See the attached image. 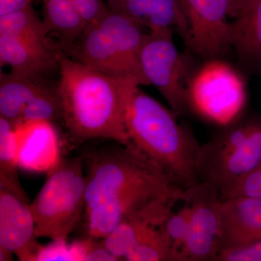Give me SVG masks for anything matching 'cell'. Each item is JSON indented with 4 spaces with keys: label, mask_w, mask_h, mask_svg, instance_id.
I'll list each match as a JSON object with an SVG mask.
<instances>
[{
    "label": "cell",
    "mask_w": 261,
    "mask_h": 261,
    "mask_svg": "<svg viewBox=\"0 0 261 261\" xmlns=\"http://www.w3.org/2000/svg\"><path fill=\"white\" fill-rule=\"evenodd\" d=\"M97 23L114 44L129 74L140 86L148 85L140 62L141 48L147 34L145 27L133 19L110 9Z\"/></svg>",
    "instance_id": "cell-18"
},
{
    "label": "cell",
    "mask_w": 261,
    "mask_h": 261,
    "mask_svg": "<svg viewBox=\"0 0 261 261\" xmlns=\"http://www.w3.org/2000/svg\"><path fill=\"white\" fill-rule=\"evenodd\" d=\"M61 48L67 56L104 74L138 83L128 73L114 44L97 22L87 25L78 39L62 44Z\"/></svg>",
    "instance_id": "cell-12"
},
{
    "label": "cell",
    "mask_w": 261,
    "mask_h": 261,
    "mask_svg": "<svg viewBox=\"0 0 261 261\" xmlns=\"http://www.w3.org/2000/svg\"><path fill=\"white\" fill-rule=\"evenodd\" d=\"M191 204L190 230L178 261H217L221 233V198L217 187L200 181L185 190Z\"/></svg>",
    "instance_id": "cell-7"
},
{
    "label": "cell",
    "mask_w": 261,
    "mask_h": 261,
    "mask_svg": "<svg viewBox=\"0 0 261 261\" xmlns=\"http://www.w3.org/2000/svg\"><path fill=\"white\" fill-rule=\"evenodd\" d=\"M90 239V245L84 257V261L119 260L106 248L103 243L102 239L99 240V242L95 239Z\"/></svg>",
    "instance_id": "cell-31"
},
{
    "label": "cell",
    "mask_w": 261,
    "mask_h": 261,
    "mask_svg": "<svg viewBox=\"0 0 261 261\" xmlns=\"http://www.w3.org/2000/svg\"><path fill=\"white\" fill-rule=\"evenodd\" d=\"M82 158L87 168L85 213L130 189L176 185L132 144L101 147Z\"/></svg>",
    "instance_id": "cell-4"
},
{
    "label": "cell",
    "mask_w": 261,
    "mask_h": 261,
    "mask_svg": "<svg viewBox=\"0 0 261 261\" xmlns=\"http://www.w3.org/2000/svg\"><path fill=\"white\" fill-rule=\"evenodd\" d=\"M49 34L44 20L39 18L32 5L0 16V35L50 45L48 41Z\"/></svg>",
    "instance_id": "cell-22"
},
{
    "label": "cell",
    "mask_w": 261,
    "mask_h": 261,
    "mask_svg": "<svg viewBox=\"0 0 261 261\" xmlns=\"http://www.w3.org/2000/svg\"><path fill=\"white\" fill-rule=\"evenodd\" d=\"M180 1L188 25L187 47L205 61L226 54L231 49L228 0Z\"/></svg>",
    "instance_id": "cell-8"
},
{
    "label": "cell",
    "mask_w": 261,
    "mask_h": 261,
    "mask_svg": "<svg viewBox=\"0 0 261 261\" xmlns=\"http://www.w3.org/2000/svg\"><path fill=\"white\" fill-rule=\"evenodd\" d=\"M217 261H261V240L221 250Z\"/></svg>",
    "instance_id": "cell-29"
},
{
    "label": "cell",
    "mask_w": 261,
    "mask_h": 261,
    "mask_svg": "<svg viewBox=\"0 0 261 261\" xmlns=\"http://www.w3.org/2000/svg\"><path fill=\"white\" fill-rule=\"evenodd\" d=\"M63 120L70 137L77 142L106 139L130 145L126 126L128 103L136 81L104 74L59 53Z\"/></svg>",
    "instance_id": "cell-1"
},
{
    "label": "cell",
    "mask_w": 261,
    "mask_h": 261,
    "mask_svg": "<svg viewBox=\"0 0 261 261\" xmlns=\"http://www.w3.org/2000/svg\"><path fill=\"white\" fill-rule=\"evenodd\" d=\"M185 190L155 197L125 218L107 237L102 239L106 248L119 260L135 246L144 231L149 226H161L173 206L184 200Z\"/></svg>",
    "instance_id": "cell-11"
},
{
    "label": "cell",
    "mask_w": 261,
    "mask_h": 261,
    "mask_svg": "<svg viewBox=\"0 0 261 261\" xmlns=\"http://www.w3.org/2000/svg\"><path fill=\"white\" fill-rule=\"evenodd\" d=\"M230 44L244 65L261 71V0H245L231 18Z\"/></svg>",
    "instance_id": "cell-17"
},
{
    "label": "cell",
    "mask_w": 261,
    "mask_h": 261,
    "mask_svg": "<svg viewBox=\"0 0 261 261\" xmlns=\"http://www.w3.org/2000/svg\"><path fill=\"white\" fill-rule=\"evenodd\" d=\"M110 10L133 19L149 32L173 30L187 42L188 25L180 0H106Z\"/></svg>",
    "instance_id": "cell-14"
},
{
    "label": "cell",
    "mask_w": 261,
    "mask_h": 261,
    "mask_svg": "<svg viewBox=\"0 0 261 261\" xmlns=\"http://www.w3.org/2000/svg\"><path fill=\"white\" fill-rule=\"evenodd\" d=\"M42 79L10 70L0 73V116L16 125L24 107L44 85Z\"/></svg>",
    "instance_id": "cell-20"
},
{
    "label": "cell",
    "mask_w": 261,
    "mask_h": 261,
    "mask_svg": "<svg viewBox=\"0 0 261 261\" xmlns=\"http://www.w3.org/2000/svg\"><path fill=\"white\" fill-rule=\"evenodd\" d=\"M261 163V117H255L253 125L245 140L207 180L223 196L240 177Z\"/></svg>",
    "instance_id": "cell-19"
},
{
    "label": "cell",
    "mask_w": 261,
    "mask_h": 261,
    "mask_svg": "<svg viewBox=\"0 0 261 261\" xmlns=\"http://www.w3.org/2000/svg\"><path fill=\"white\" fill-rule=\"evenodd\" d=\"M189 111L219 128L244 115L247 84L243 75L221 58L206 60L187 84Z\"/></svg>",
    "instance_id": "cell-5"
},
{
    "label": "cell",
    "mask_w": 261,
    "mask_h": 261,
    "mask_svg": "<svg viewBox=\"0 0 261 261\" xmlns=\"http://www.w3.org/2000/svg\"><path fill=\"white\" fill-rule=\"evenodd\" d=\"M43 12L49 34L61 38L62 44L74 42L87 27L73 0H43Z\"/></svg>",
    "instance_id": "cell-21"
},
{
    "label": "cell",
    "mask_w": 261,
    "mask_h": 261,
    "mask_svg": "<svg viewBox=\"0 0 261 261\" xmlns=\"http://www.w3.org/2000/svg\"><path fill=\"white\" fill-rule=\"evenodd\" d=\"M80 156L61 159L47 171L32 204L37 238L66 242L86 211L87 178Z\"/></svg>",
    "instance_id": "cell-3"
},
{
    "label": "cell",
    "mask_w": 261,
    "mask_h": 261,
    "mask_svg": "<svg viewBox=\"0 0 261 261\" xmlns=\"http://www.w3.org/2000/svg\"><path fill=\"white\" fill-rule=\"evenodd\" d=\"M27 194L0 186V260L36 261L42 249Z\"/></svg>",
    "instance_id": "cell-9"
},
{
    "label": "cell",
    "mask_w": 261,
    "mask_h": 261,
    "mask_svg": "<svg viewBox=\"0 0 261 261\" xmlns=\"http://www.w3.org/2000/svg\"><path fill=\"white\" fill-rule=\"evenodd\" d=\"M59 53L47 44L20 38L0 35V63L10 70L42 79L55 68H59Z\"/></svg>",
    "instance_id": "cell-16"
},
{
    "label": "cell",
    "mask_w": 261,
    "mask_h": 261,
    "mask_svg": "<svg viewBox=\"0 0 261 261\" xmlns=\"http://www.w3.org/2000/svg\"><path fill=\"white\" fill-rule=\"evenodd\" d=\"M185 205L180 210L171 211L163 224V229L172 245L174 261H178V256L186 243L190 230L192 209L188 201H184Z\"/></svg>",
    "instance_id": "cell-26"
},
{
    "label": "cell",
    "mask_w": 261,
    "mask_h": 261,
    "mask_svg": "<svg viewBox=\"0 0 261 261\" xmlns=\"http://www.w3.org/2000/svg\"><path fill=\"white\" fill-rule=\"evenodd\" d=\"M231 7V18L236 14L239 8L245 3V0H228Z\"/></svg>",
    "instance_id": "cell-33"
},
{
    "label": "cell",
    "mask_w": 261,
    "mask_h": 261,
    "mask_svg": "<svg viewBox=\"0 0 261 261\" xmlns=\"http://www.w3.org/2000/svg\"><path fill=\"white\" fill-rule=\"evenodd\" d=\"M178 116L139 87L127 108L126 126L130 143L187 190L200 182L201 146Z\"/></svg>",
    "instance_id": "cell-2"
},
{
    "label": "cell",
    "mask_w": 261,
    "mask_h": 261,
    "mask_svg": "<svg viewBox=\"0 0 261 261\" xmlns=\"http://www.w3.org/2000/svg\"><path fill=\"white\" fill-rule=\"evenodd\" d=\"M127 261H174L172 245L161 226L146 228L125 257Z\"/></svg>",
    "instance_id": "cell-24"
},
{
    "label": "cell",
    "mask_w": 261,
    "mask_h": 261,
    "mask_svg": "<svg viewBox=\"0 0 261 261\" xmlns=\"http://www.w3.org/2000/svg\"><path fill=\"white\" fill-rule=\"evenodd\" d=\"M86 25L97 22L109 10L106 0H73Z\"/></svg>",
    "instance_id": "cell-30"
},
{
    "label": "cell",
    "mask_w": 261,
    "mask_h": 261,
    "mask_svg": "<svg viewBox=\"0 0 261 261\" xmlns=\"http://www.w3.org/2000/svg\"><path fill=\"white\" fill-rule=\"evenodd\" d=\"M86 252L85 241L67 245V242L53 241L47 247H42L37 260H84Z\"/></svg>",
    "instance_id": "cell-27"
},
{
    "label": "cell",
    "mask_w": 261,
    "mask_h": 261,
    "mask_svg": "<svg viewBox=\"0 0 261 261\" xmlns=\"http://www.w3.org/2000/svg\"><path fill=\"white\" fill-rule=\"evenodd\" d=\"M19 167L48 171L59 160L58 136L50 121L21 122L15 126Z\"/></svg>",
    "instance_id": "cell-15"
},
{
    "label": "cell",
    "mask_w": 261,
    "mask_h": 261,
    "mask_svg": "<svg viewBox=\"0 0 261 261\" xmlns=\"http://www.w3.org/2000/svg\"><path fill=\"white\" fill-rule=\"evenodd\" d=\"M18 159L15 126L0 116V186L25 195L19 180Z\"/></svg>",
    "instance_id": "cell-23"
},
{
    "label": "cell",
    "mask_w": 261,
    "mask_h": 261,
    "mask_svg": "<svg viewBox=\"0 0 261 261\" xmlns=\"http://www.w3.org/2000/svg\"><path fill=\"white\" fill-rule=\"evenodd\" d=\"M238 197L261 198V163L256 168L237 180L221 198L226 200Z\"/></svg>",
    "instance_id": "cell-28"
},
{
    "label": "cell",
    "mask_w": 261,
    "mask_h": 261,
    "mask_svg": "<svg viewBox=\"0 0 261 261\" xmlns=\"http://www.w3.org/2000/svg\"><path fill=\"white\" fill-rule=\"evenodd\" d=\"M34 0H0V16L18 11L32 5Z\"/></svg>",
    "instance_id": "cell-32"
},
{
    "label": "cell",
    "mask_w": 261,
    "mask_h": 261,
    "mask_svg": "<svg viewBox=\"0 0 261 261\" xmlns=\"http://www.w3.org/2000/svg\"><path fill=\"white\" fill-rule=\"evenodd\" d=\"M140 62L147 84L159 90L173 112L181 116L189 111L187 84L193 70L190 59L176 47L173 30L147 33Z\"/></svg>",
    "instance_id": "cell-6"
},
{
    "label": "cell",
    "mask_w": 261,
    "mask_h": 261,
    "mask_svg": "<svg viewBox=\"0 0 261 261\" xmlns=\"http://www.w3.org/2000/svg\"><path fill=\"white\" fill-rule=\"evenodd\" d=\"M181 190L176 185H146L122 192L85 213L87 238H105L128 215L149 201Z\"/></svg>",
    "instance_id": "cell-10"
},
{
    "label": "cell",
    "mask_w": 261,
    "mask_h": 261,
    "mask_svg": "<svg viewBox=\"0 0 261 261\" xmlns=\"http://www.w3.org/2000/svg\"><path fill=\"white\" fill-rule=\"evenodd\" d=\"M258 240H261V198L238 197L222 200L219 252Z\"/></svg>",
    "instance_id": "cell-13"
},
{
    "label": "cell",
    "mask_w": 261,
    "mask_h": 261,
    "mask_svg": "<svg viewBox=\"0 0 261 261\" xmlns=\"http://www.w3.org/2000/svg\"><path fill=\"white\" fill-rule=\"evenodd\" d=\"M62 118L63 111L58 87L44 84L24 107L18 123L36 121L53 122Z\"/></svg>",
    "instance_id": "cell-25"
}]
</instances>
